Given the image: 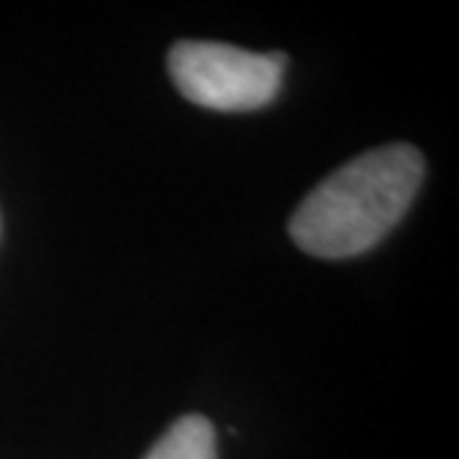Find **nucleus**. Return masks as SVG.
<instances>
[{
  "label": "nucleus",
  "instance_id": "nucleus-3",
  "mask_svg": "<svg viewBox=\"0 0 459 459\" xmlns=\"http://www.w3.org/2000/svg\"><path fill=\"white\" fill-rule=\"evenodd\" d=\"M143 459H218L212 420L204 415H182Z\"/></svg>",
  "mask_w": 459,
  "mask_h": 459
},
{
  "label": "nucleus",
  "instance_id": "nucleus-2",
  "mask_svg": "<svg viewBox=\"0 0 459 459\" xmlns=\"http://www.w3.org/2000/svg\"><path fill=\"white\" fill-rule=\"evenodd\" d=\"M287 54H254L227 42L182 39L168 54L173 87L191 105L221 114L260 111L281 93Z\"/></svg>",
  "mask_w": 459,
  "mask_h": 459
},
{
  "label": "nucleus",
  "instance_id": "nucleus-1",
  "mask_svg": "<svg viewBox=\"0 0 459 459\" xmlns=\"http://www.w3.org/2000/svg\"><path fill=\"white\" fill-rule=\"evenodd\" d=\"M427 164L418 146L388 143L325 177L290 218V236L319 260L370 251L403 221L420 191Z\"/></svg>",
  "mask_w": 459,
  "mask_h": 459
}]
</instances>
